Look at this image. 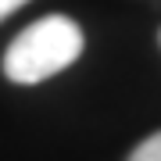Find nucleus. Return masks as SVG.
<instances>
[{"label":"nucleus","instance_id":"f257e3e1","mask_svg":"<svg viewBox=\"0 0 161 161\" xmlns=\"http://www.w3.org/2000/svg\"><path fill=\"white\" fill-rule=\"evenodd\" d=\"M82 54V29L68 14H47L22 29L4 54V75L18 86H32L64 72Z\"/></svg>","mask_w":161,"mask_h":161},{"label":"nucleus","instance_id":"f03ea898","mask_svg":"<svg viewBox=\"0 0 161 161\" xmlns=\"http://www.w3.org/2000/svg\"><path fill=\"white\" fill-rule=\"evenodd\" d=\"M129 161H161V132H154V136H147L140 147H132Z\"/></svg>","mask_w":161,"mask_h":161},{"label":"nucleus","instance_id":"7ed1b4c3","mask_svg":"<svg viewBox=\"0 0 161 161\" xmlns=\"http://www.w3.org/2000/svg\"><path fill=\"white\" fill-rule=\"evenodd\" d=\"M22 4H29V0H0V22H4L7 14H14Z\"/></svg>","mask_w":161,"mask_h":161}]
</instances>
